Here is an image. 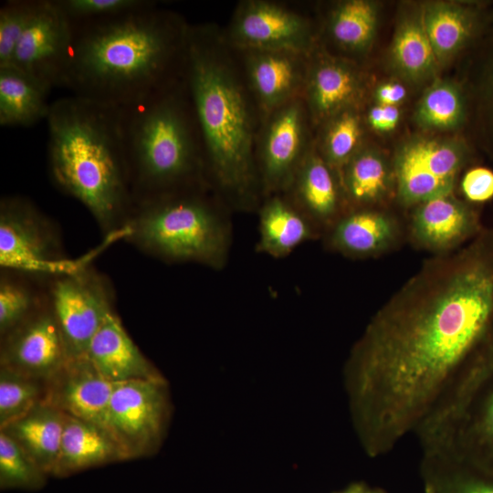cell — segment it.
Here are the masks:
<instances>
[{
    "label": "cell",
    "mask_w": 493,
    "mask_h": 493,
    "mask_svg": "<svg viewBox=\"0 0 493 493\" xmlns=\"http://www.w3.org/2000/svg\"><path fill=\"white\" fill-rule=\"evenodd\" d=\"M493 341V228L427 260L380 309L346 370L354 425L371 457L448 407Z\"/></svg>",
    "instance_id": "cell-1"
},
{
    "label": "cell",
    "mask_w": 493,
    "mask_h": 493,
    "mask_svg": "<svg viewBox=\"0 0 493 493\" xmlns=\"http://www.w3.org/2000/svg\"><path fill=\"white\" fill-rule=\"evenodd\" d=\"M63 87L117 110L137 105L183 75L190 23L157 3L123 15L72 22Z\"/></svg>",
    "instance_id": "cell-2"
},
{
    "label": "cell",
    "mask_w": 493,
    "mask_h": 493,
    "mask_svg": "<svg viewBox=\"0 0 493 493\" xmlns=\"http://www.w3.org/2000/svg\"><path fill=\"white\" fill-rule=\"evenodd\" d=\"M183 76L200 132L208 184L234 205H256L262 197L256 164L262 118L220 26L189 25Z\"/></svg>",
    "instance_id": "cell-3"
},
{
    "label": "cell",
    "mask_w": 493,
    "mask_h": 493,
    "mask_svg": "<svg viewBox=\"0 0 493 493\" xmlns=\"http://www.w3.org/2000/svg\"><path fill=\"white\" fill-rule=\"evenodd\" d=\"M46 121L54 184L119 230L134 205L121 110L71 95L51 102Z\"/></svg>",
    "instance_id": "cell-4"
},
{
    "label": "cell",
    "mask_w": 493,
    "mask_h": 493,
    "mask_svg": "<svg viewBox=\"0 0 493 493\" xmlns=\"http://www.w3.org/2000/svg\"><path fill=\"white\" fill-rule=\"evenodd\" d=\"M120 110L134 203L208 184L183 75L142 102Z\"/></svg>",
    "instance_id": "cell-5"
},
{
    "label": "cell",
    "mask_w": 493,
    "mask_h": 493,
    "mask_svg": "<svg viewBox=\"0 0 493 493\" xmlns=\"http://www.w3.org/2000/svg\"><path fill=\"white\" fill-rule=\"evenodd\" d=\"M201 184L134 203L122 226L142 251L177 262L221 267L228 237L216 206Z\"/></svg>",
    "instance_id": "cell-6"
},
{
    "label": "cell",
    "mask_w": 493,
    "mask_h": 493,
    "mask_svg": "<svg viewBox=\"0 0 493 493\" xmlns=\"http://www.w3.org/2000/svg\"><path fill=\"white\" fill-rule=\"evenodd\" d=\"M414 435L422 452H445L493 474V341L456 400Z\"/></svg>",
    "instance_id": "cell-7"
},
{
    "label": "cell",
    "mask_w": 493,
    "mask_h": 493,
    "mask_svg": "<svg viewBox=\"0 0 493 493\" xmlns=\"http://www.w3.org/2000/svg\"><path fill=\"white\" fill-rule=\"evenodd\" d=\"M98 251L81 259H68L48 219L20 196L0 204V265L4 269L54 278L85 267Z\"/></svg>",
    "instance_id": "cell-8"
},
{
    "label": "cell",
    "mask_w": 493,
    "mask_h": 493,
    "mask_svg": "<svg viewBox=\"0 0 493 493\" xmlns=\"http://www.w3.org/2000/svg\"><path fill=\"white\" fill-rule=\"evenodd\" d=\"M468 159V147L456 139L414 137L402 143L392 163L399 203L413 208L453 193Z\"/></svg>",
    "instance_id": "cell-9"
},
{
    "label": "cell",
    "mask_w": 493,
    "mask_h": 493,
    "mask_svg": "<svg viewBox=\"0 0 493 493\" xmlns=\"http://www.w3.org/2000/svg\"><path fill=\"white\" fill-rule=\"evenodd\" d=\"M223 34L237 50H285L310 54L318 47L314 21L288 4L242 0L235 6Z\"/></svg>",
    "instance_id": "cell-10"
},
{
    "label": "cell",
    "mask_w": 493,
    "mask_h": 493,
    "mask_svg": "<svg viewBox=\"0 0 493 493\" xmlns=\"http://www.w3.org/2000/svg\"><path fill=\"white\" fill-rule=\"evenodd\" d=\"M305 104L297 98L267 115L256 142L262 197L284 194L314 142Z\"/></svg>",
    "instance_id": "cell-11"
},
{
    "label": "cell",
    "mask_w": 493,
    "mask_h": 493,
    "mask_svg": "<svg viewBox=\"0 0 493 493\" xmlns=\"http://www.w3.org/2000/svg\"><path fill=\"white\" fill-rule=\"evenodd\" d=\"M48 299L68 359L86 357L92 338L113 312L109 283L88 267L54 278Z\"/></svg>",
    "instance_id": "cell-12"
},
{
    "label": "cell",
    "mask_w": 493,
    "mask_h": 493,
    "mask_svg": "<svg viewBox=\"0 0 493 493\" xmlns=\"http://www.w3.org/2000/svg\"><path fill=\"white\" fill-rule=\"evenodd\" d=\"M166 410L163 378L115 383L105 426L127 460L149 456L156 448Z\"/></svg>",
    "instance_id": "cell-13"
},
{
    "label": "cell",
    "mask_w": 493,
    "mask_h": 493,
    "mask_svg": "<svg viewBox=\"0 0 493 493\" xmlns=\"http://www.w3.org/2000/svg\"><path fill=\"white\" fill-rule=\"evenodd\" d=\"M73 36V23L56 1L37 0L10 67L26 74L50 92L53 88L63 86Z\"/></svg>",
    "instance_id": "cell-14"
},
{
    "label": "cell",
    "mask_w": 493,
    "mask_h": 493,
    "mask_svg": "<svg viewBox=\"0 0 493 493\" xmlns=\"http://www.w3.org/2000/svg\"><path fill=\"white\" fill-rule=\"evenodd\" d=\"M1 367L47 382L68 361L64 340L49 302L3 337Z\"/></svg>",
    "instance_id": "cell-15"
},
{
    "label": "cell",
    "mask_w": 493,
    "mask_h": 493,
    "mask_svg": "<svg viewBox=\"0 0 493 493\" xmlns=\"http://www.w3.org/2000/svg\"><path fill=\"white\" fill-rule=\"evenodd\" d=\"M234 50L262 120L301 97L309 54L285 50Z\"/></svg>",
    "instance_id": "cell-16"
},
{
    "label": "cell",
    "mask_w": 493,
    "mask_h": 493,
    "mask_svg": "<svg viewBox=\"0 0 493 493\" xmlns=\"http://www.w3.org/2000/svg\"><path fill=\"white\" fill-rule=\"evenodd\" d=\"M407 234L417 247L438 255L456 251L484 228L475 205L453 193L428 199L412 208Z\"/></svg>",
    "instance_id": "cell-17"
},
{
    "label": "cell",
    "mask_w": 493,
    "mask_h": 493,
    "mask_svg": "<svg viewBox=\"0 0 493 493\" xmlns=\"http://www.w3.org/2000/svg\"><path fill=\"white\" fill-rule=\"evenodd\" d=\"M361 92V77L352 62L320 47L309 55L301 99L313 129L338 112L357 106Z\"/></svg>",
    "instance_id": "cell-18"
},
{
    "label": "cell",
    "mask_w": 493,
    "mask_h": 493,
    "mask_svg": "<svg viewBox=\"0 0 493 493\" xmlns=\"http://www.w3.org/2000/svg\"><path fill=\"white\" fill-rule=\"evenodd\" d=\"M115 383L107 380L87 357L68 359L46 382L44 401L67 415L106 428Z\"/></svg>",
    "instance_id": "cell-19"
},
{
    "label": "cell",
    "mask_w": 493,
    "mask_h": 493,
    "mask_svg": "<svg viewBox=\"0 0 493 493\" xmlns=\"http://www.w3.org/2000/svg\"><path fill=\"white\" fill-rule=\"evenodd\" d=\"M283 194L315 226L330 229L346 213L340 176L322 158L314 142Z\"/></svg>",
    "instance_id": "cell-20"
},
{
    "label": "cell",
    "mask_w": 493,
    "mask_h": 493,
    "mask_svg": "<svg viewBox=\"0 0 493 493\" xmlns=\"http://www.w3.org/2000/svg\"><path fill=\"white\" fill-rule=\"evenodd\" d=\"M329 231V246L352 257L384 253L397 245L403 234L393 215L371 207L348 210Z\"/></svg>",
    "instance_id": "cell-21"
},
{
    "label": "cell",
    "mask_w": 493,
    "mask_h": 493,
    "mask_svg": "<svg viewBox=\"0 0 493 493\" xmlns=\"http://www.w3.org/2000/svg\"><path fill=\"white\" fill-rule=\"evenodd\" d=\"M86 357L110 382L162 379L111 312L92 338Z\"/></svg>",
    "instance_id": "cell-22"
},
{
    "label": "cell",
    "mask_w": 493,
    "mask_h": 493,
    "mask_svg": "<svg viewBox=\"0 0 493 493\" xmlns=\"http://www.w3.org/2000/svg\"><path fill=\"white\" fill-rule=\"evenodd\" d=\"M421 16L436 60L445 61L480 37L490 15L477 5L435 2Z\"/></svg>",
    "instance_id": "cell-23"
},
{
    "label": "cell",
    "mask_w": 493,
    "mask_h": 493,
    "mask_svg": "<svg viewBox=\"0 0 493 493\" xmlns=\"http://www.w3.org/2000/svg\"><path fill=\"white\" fill-rule=\"evenodd\" d=\"M123 460H127L123 451L106 428L65 414L59 455L52 476L64 477Z\"/></svg>",
    "instance_id": "cell-24"
},
{
    "label": "cell",
    "mask_w": 493,
    "mask_h": 493,
    "mask_svg": "<svg viewBox=\"0 0 493 493\" xmlns=\"http://www.w3.org/2000/svg\"><path fill=\"white\" fill-rule=\"evenodd\" d=\"M65 414L44 400L0 429L16 441L47 475L55 469Z\"/></svg>",
    "instance_id": "cell-25"
},
{
    "label": "cell",
    "mask_w": 493,
    "mask_h": 493,
    "mask_svg": "<svg viewBox=\"0 0 493 493\" xmlns=\"http://www.w3.org/2000/svg\"><path fill=\"white\" fill-rule=\"evenodd\" d=\"M264 198L259 210V252L283 257L315 236L314 224L285 194Z\"/></svg>",
    "instance_id": "cell-26"
},
{
    "label": "cell",
    "mask_w": 493,
    "mask_h": 493,
    "mask_svg": "<svg viewBox=\"0 0 493 493\" xmlns=\"http://www.w3.org/2000/svg\"><path fill=\"white\" fill-rule=\"evenodd\" d=\"M340 179L345 201L353 208L370 207L395 190L393 165L376 150L362 147L344 165Z\"/></svg>",
    "instance_id": "cell-27"
},
{
    "label": "cell",
    "mask_w": 493,
    "mask_h": 493,
    "mask_svg": "<svg viewBox=\"0 0 493 493\" xmlns=\"http://www.w3.org/2000/svg\"><path fill=\"white\" fill-rule=\"evenodd\" d=\"M47 92L14 67L0 68V125L29 127L47 120L50 110Z\"/></svg>",
    "instance_id": "cell-28"
},
{
    "label": "cell",
    "mask_w": 493,
    "mask_h": 493,
    "mask_svg": "<svg viewBox=\"0 0 493 493\" xmlns=\"http://www.w3.org/2000/svg\"><path fill=\"white\" fill-rule=\"evenodd\" d=\"M377 8L367 0L333 5L324 21V34L340 51L351 55L367 50L375 36Z\"/></svg>",
    "instance_id": "cell-29"
},
{
    "label": "cell",
    "mask_w": 493,
    "mask_h": 493,
    "mask_svg": "<svg viewBox=\"0 0 493 493\" xmlns=\"http://www.w3.org/2000/svg\"><path fill=\"white\" fill-rule=\"evenodd\" d=\"M469 80L471 109L480 142L493 160V13L479 37Z\"/></svg>",
    "instance_id": "cell-30"
},
{
    "label": "cell",
    "mask_w": 493,
    "mask_h": 493,
    "mask_svg": "<svg viewBox=\"0 0 493 493\" xmlns=\"http://www.w3.org/2000/svg\"><path fill=\"white\" fill-rule=\"evenodd\" d=\"M420 474L433 493H493V474L445 452H422Z\"/></svg>",
    "instance_id": "cell-31"
},
{
    "label": "cell",
    "mask_w": 493,
    "mask_h": 493,
    "mask_svg": "<svg viewBox=\"0 0 493 493\" xmlns=\"http://www.w3.org/2000/svg\"><path fill=\"white\" fill-rule=\"evenodd\" d=\"M396 68L407 79H426L437 62L420 14L406 16L398 26L392 45Z\"/></svg>",
    "instance_id": "cell-32"
},
{
    "label": "cell",
    "mask_w": 493,
    "mask_h": 493,
    "mask_svg": "<svg viewBox=\"0 0 493 493\" xmlns=\"http://www.w3.org/2000/svg\"><path fill=\"white\" fill-rule=\"evenodd\" d=\"M362 128L356 106L338 112L317 128L320 133L314 137V144L339 176L344 165L362 148Z\"/></svg>",
    "instance_id": "cell-33"
},
{
    "label": "cell",
    "mask_w": 493,
    "mask_h": 493,
    "mask_svg": "<svg viewBox=\"0 0 493 493\" xmlns=\"http://www.w3.org/2000/svg\"><path fill=\"white\" fill-rule=\"evenodd\" d=\"M467 110V97L457 84L436 80L420 100L415 121L431 131L454 130L464 122Z\"/></svg>",
    "instance_id": "cell-34"
},
{
    "label": "cell",
    "mask_w": 493,
    "mask_h": 493,
    "mask_svg": "<svg viewBox=\"0 0 493 493\" xmlns=\"http://www.w3.org/2000/svg\"><path fill=\"white\" fill-rule=\"evenodd\" d=\"M46 382L0 368V429L43 401Z\"/></svg>",
    "instance_id": "cell-35"
},
{
    "label": "cell",
    "mask_w": 493,
    "mask_h": 493,
    "mask_svg": "<svg viewBox=\"0 0 493 493\" xmlns=\"http://www.w3.org/2000/svg\"><path fill=\"white\" fill-rule=\"evenodd\" d=\"M48 476L9 435L0 431V488L37 490Z\"/></svg>",
    "instance_id": "cell-36"
},
{
    "label": "cell",
    "mask_w": 493,
    "mask_h": 493,
    "mask_svg": "<svg viewBox=\"0 0 493 493\" xmlns=\"http://www.w3.org/2000/svg\"><path fill=\"white\" fill-rule=\"evenodd\" d=\"M37 0H9L0 8V68L10 67L16 47L27 28Z\"/></svg>",
    "instance_id": "cell-37"
},
{
    "label": "cell",
    "mask_w": 493,
    "mask_h": 493,
    "mask_svg": "<svg viewBox=\"0 0 493 493\" xmlns=\"http://www.w3.org/2000/svg\"><path fill=\"white\" fill-rule=\"evenodd\" d=\"M41 304L22 282L2 277L0 281V334L2 337L26 320Z\"/></svg>",
    "instance_id": "cell-38"
},
{
    "label": "cell",
    "mask_w": 493,
    "mask_h": 493,
    "mask_svg": "<svg viewBox=\"0 0 493 493\" xmlns=\"http://www.w3.org/2000/svg\"><path fill=\"white\" fill-rule=\"evenodd\" d=\"M72 22L116 16L156 3L152 0H55Z\"/></svg>",
    "instance_id": "cell-39"
},
{
    "label": "cell",
    "mask_w": 493,
    "mask_h": 493,
    "mask_svg": "<svg viewBox=\"0 0 493 493\" xmlns=\"http://www.w3.org/2000/svg\"><path fill=\"white\" fill-rule=\"evenodd\" d=\"M460 187L468 203L488 202L493 198V171L483 166L470 168L463 175Z\"/></svg>",
    "instance_id": "cell-40"
},
{
    "label": "cell",
    "mask_w": 493,
    "mask_h": 493,
    "mask_svg": "<svg viewBox=\"0 0 493 493\" xmlns=\"http://www.w3.org/2000/svg\"><path fill=\"white\" fill-rule=\"evenodd\" d=\"M400 120V110L397 106H385L375 104L367 114L369 125L379 131L393 130Z\"/></svg>",
    "instance_id": "cell-41"
},
{
    "label": "cell",
    "mask_w": 493,
    "mask_h": 493,
    "mask_svg": "<svg viewBox=\"0 0 493 493\" xmlns=\"http://www.w3.org/2000/svg\"><path fill=\"white\" fill-rule=\"evenodd\" d=\"M374 97L376 104L398 107L406 97V89L399 82H385L375 89Z\"/></svg>",
    "instance_id": "cell-42"
},
{
    "label": "cell",
    "mask_w": 493,
    "mask_h": 493,
    "mask_svg": "<svg viewBox=\"0 0 493 493\" xmlns=\"http://www.w3.org/2000/svg\"><path fill=\"white\" fill-rule=\"evenodd\" d=\"M368 488L369 487H367L364 483L355 482L336 493H367Z\"/></svg>",
    "instance_id": "cell-43"
},
{
    "label": "cell",
    "mask_w": 493,
    "mask_h": 493,
    "mask_svg": "<svg viewBox=\"0 0 493 493\" xmlns=\"http://www.w3.org/2000/svg\"><path fill=\"white\" fill-rule=\"evenodd\" d=\"M367 493H386V492H384L383 490H382L380 488H369Z\"/></svg>",
    "instance_id": "cell-44"
},
{
    "label": "cell",
    "mask_w": 493,
    "mask_h": 493,
    "mask_svg": "<svg viewBox=\"0 0 493 493\" xmlns=\"http://www.w3.org/2000/svg\"><path fill=\"white\" fill-rule=\"evenodd\" d=\"M423 493H433L431 488L428 486L424 485V492Z\"/></svg>",
    "instance_id": "cell-45"
}]
</instances>
